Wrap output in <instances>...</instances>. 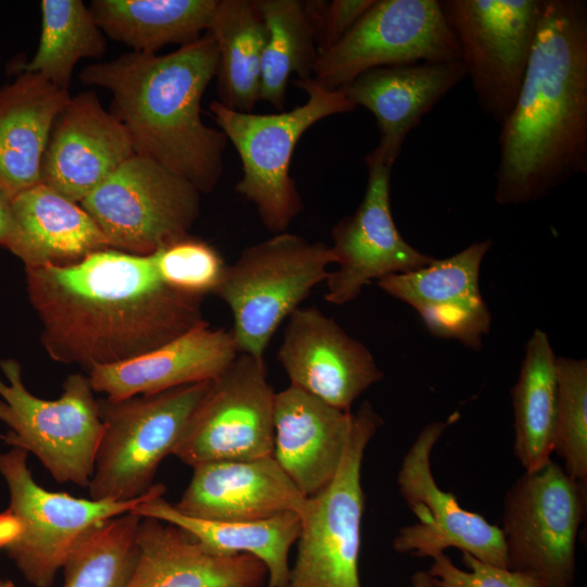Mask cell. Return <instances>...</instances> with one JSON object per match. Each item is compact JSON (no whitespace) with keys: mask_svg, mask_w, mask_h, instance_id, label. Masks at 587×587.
Wrapping results in <instances>:
<instances>
[{"mask_svg":"<svg viewBox=\"0 0 587 587\" xmlns=\"http://www.w3.org/2000/svg\"><path fill=\"white\" fill-rule=\"evenodd\" d=\"M218 53L208 33L167 54L128 52L86 66L79 79L112 95V114L136 154L211 192L224 171L227 138L201 118V99L216 76Z\"/></svg>","mask_w":587,"mask_h":587,"instance_id":"3957f363","label":"cell"},{"mask_svg":"<svg viewBox=\"0 0 587 587\" xmlns=\"http://www.w3.org/2000/svg\"><path fill=\"white\" fill-rule=\"evenodd\" d=\"M267 38L261 61L260 100L282 110L291 74L300 80L313 77L317 50L313 30L299 0H254Z\"/></svg>","mask_w":587,"mask_h":587,"instance_id":"4dcf8cb0","label":"cell"},{"mask_svg":"<svg viewBox=\"0 0 587 587\" xmlns=\"http://www.w3.org/2000/svg\"><path fill=\"white\" fill-rule=\"evenodd\" d=\"M465 77L461 60L422 62L376 67L339 89L376 120L379 141L365 162L392 168L408 134Z\"/></svg>","mask_w":587,"mask_h":587,"instance_id":"ffe728a7","label":"cell"},{"mask_svg":"<svg viewBox=\"0 0 587 587\" xmlns=\"http://www.w3.org/2000/svg\"><path fill=\"white\" fill-rule=\"evenodd\" d=\"M461 60L438 0H375L353 28L317 55L313 79L339 90L383 66Z\"/></svg>","mask_w":587,"mask_h":587,"instance_id":"5bb4252c","label":"cell"},{"mask_svg":"<svg viewBox=\"0 0 587 587\" xmlns=\"http://www.w3.org/2000/svg\"><path fill=\"white\" fill-rule=\"evenodd\" d=\"M482 110L501 125L521 89L544 0H444Z\"/></svg>","mask_w":587,"mask_h":587,"instance_id":"7c38bea8","label":"cell"},{"mask_svg":"<svg viewBox=\"0 0 587 587\" xmlns=\"http://www.w3.org/2000/svg\"><path fill=\"white\" fill-rule=\"evenodd\" d=\"M587 485L550 461L524 472L503 500L502 537L507 569L545 587H573L576 539L585 521Z\"/></svg>","mask_w":587,"mask_h":587,"instance_id":"ba28073f","label":"cell"},{"mask_svg":"<svg viewBox=\"0 0 587 587\" xmlns=\"http://www.w3.org/2000/svg\"><path fill=\"white\" fill-rule=\"evenodd\" d=\"M274 397L263 357L239 352L211 380L173 455L191 467L273 457Z\"/></svg>","mask_w":587,"mask_h":587,"instance_id":"4fadbf2b","label":"cell"},{"mask_svg":"<svg viewBox=\"0 0 587 587\" xmlns=\"http://www.w3.org/2000/svg\"><path fill=\"white\" fill-rule=\"evenodd\" d=\"M139 557L129 587H263L265 565L245 553L213 551L183 528L140 520Z\"/></svg>","mask_w":587,"mask_h":587,"instance_id":"cb8c5ba5","label":"cell"},{"mask_svg":"<svg viewBox=\"0 0 587 587\" xmlns=\"http://www.w3.org/2000/svg\"><path fill=\"white\" fill-rule=\"evenodd\" d=\"M26 274L43 347L60 363L87 370L118 363L207 323L202 298L168 286L151 254L108 248Z\"/></svg>","mask_w":587,"mask_h":587,"instance_id":"6da1fadb","label":"cell"},{"mask_svg":"<svg viewBox=\"0 0 587 587\" xmlns=\"http://www.w3.org/2000/svg\"><path fill=\"white\" fill-rule=\"evenodd\" d=\"M458 417L453 413L446 421L428 423L405 452L397 484L416 522L398 530L392 548L398 553L432 559L448 548H457L479 561L507 569L500 527L463 509L453 494L440 489L432 473V451Z\"/></svg>","mask_w":587,"mask_h":587,"instance_id":"9a60e30c","label":"cell"},{"mask_svg":"<svg viewBox=\"0 0 587 587\" xmlns=\"http://www.w3.org/2000/svg\"><path fill=\"white\" fill-rule=\"evenodd\" d=\"M132 512L176 525L218 553L255 557L266 567L267 587H286L289 580V551L301 529L295 512L258 521H208L179 513L163 496L141 502Z\"/></svg>","mask_w":587,"mask_h":587,"instance_id":"4316f807","label":"cell"},{"mask_svg":"<svg viewBox=\"0 0 587 587\" xmlns=\"http://www.w3.org/2000/svg\"><path fill=\"white\" fill-rule=\"evenodd\" d=\"M558 408L553 452L573 479L587 485V361L557 357Z\"/></svg>","mask_w":587,"mask_h":587,"instance_id":"836d02e7","label":"cell"},{"mask_svg":"<svg viewBox=\"0 0 587 587\" xmlns=\"http://www.w3.org/2000/svg\"><path fill=\"white\" fill-rule=\"evenodd\" d=\"M151 257L168 286L200 298L215 291L227 265L214 247L190 235L160 248Z\"/></svg>","mask_w":587,"mask_h":587,"instance_id":"e575fe53","label":"cell"},{"mask_svg":"<svg viewBox=\"0 0 587 587\" xmlns=\"http://www.w3.org/2000/svg\"><path fill=\"white\" fill-rule=\"evenodd\" d=\"M374 2L375 0L303 1L317 55L338 43Z\"/></svg>","mask_w":587,"mask_h":587,"instance_id":"8d00e7d4","label":"cell"},{"mask_svg":"<svg viewBox=\"0 0 587 587\" xmlns=\"http://www.w3.org/2000/svg\"><path fill=\"white\" fill-rule=\"evenodd\" d=\"M14 229L8 249L26 268L67 265L109 243L77 202L38 184L12 201Z\"/></svg>","mask_w":587,"mask_h":587,"instance_id":"484cf974","label":"cell"},{"mask_svg":"<svg viewBox=\"0 0 587 587\" xmlns=\"http://www.w3.org/2000/svg\"><path fill=\"white\" fill-rule=\"evenodd\" d=\"M27 455L16 447L0 453V474L10 492L8 510L20 525L16 537L3 549L34 587H52L72 547L91 526L165 492L163 484H154L138 499L111 501L50 491L34 479Z\"/></svg>","mask_w":587,"mask_h":587,"instance_id":"30bf717a","label":"cell"},{"mask_svg":"<svg viewBox=\"0 0 587 587\" xmlns=\"http://www.w3.org/2000/svg\"><path fill=\"white\" fill-rule=\"evenodd\" d=\"M495 200L536 201L587 173V3L544 0L516 101L500 125Z\"/></svg>","mask_w":587,"mask_h":587,"instance_id":"7a4b0ae2","label":"cell"},{"mask_svg":"<svg viewBox=\"0 0 587 587\" xmlns=\"http://www.w3.org/2000/svg\"><path fill=\"white\" fill-rule=\"evenodd\" d=\"M218 0H95L89 10L102 33L155 53L168 43L193 42L208 30Z\"/></svg>","mask_w":587,"mask_h":587,"instance_id":"83f0119b","label":"cell"},{"mask_svg":"<svg viewBox=\"0 0 587 587\" xmlns=\"http://www.w3.org/2000/svg\"><path fill=\"white\" fill-rule=\"evenodd\" d=\"M134 154L124 125L95 92H80L70 99L53 124L40 183L79 203Z\"/></svg>","mask_w":587,"mask_h":587,"instance_id":"d6986e66","label":"cell"},{"mask_svg":"<svg viewBox=\"0 0 587 587\" xmlns=\"http://www.w3.org/2000/svg\"><path fill=\"white\" fill-rule=\"evenodd\" d=\"M11 201L12 199L0 191V246L5 248L9 247L14 229Z\"/></svg>","mask_w":587,"mask_h":587,"instance_id":"74e56055","label":"cell"},{"mask_svg":"<svg viewBox=\"0 0 587 587\" xmlns=\"http://www.w3.org/2000/svg\"><path fill=\"white\" fill-rule=\"evenodd\" d=\"M208 33L217 53V91L228 109L252 112L260 101L261 61L267 30L250 0H218Z\"/></svg>","mask_w":587,"mask_h":587,"instance_id":"f546056e","label":"cell"},{"mask_svg":"<svg viewBox=\"0 0 587 587\" xmlns=\"http://www.w3.org/2000/svg\"><path fill=\"white\" fill-rule=\"evenodd\" d=\"M367 184L355 211L332 229L330 246L337 268L325 285L327 302L341 305L354 300L372 280L429 265L435 259L399 233L390 208L391 167L365 162Z\"/></svg>","mask_w":587,"mask_h":587,"instance_id":"2e32d148","label":"cell"},{"mask_svg":"<svg viewBox=\"0 0 587 587\" xmlns=\"http://www.w3.org/2000/svg\"><path fill=\"white\" fill-rule=\"evenodd\" d=\"M2 441L33 453L59 483L89 486L103 433L98 400L88 376L72 374L55 400L36 397L24 386L17 361H0Z\"/></svg>","mask_w":587,"mask_h":587,"instance_id":"52a82bcc","label":"cell"},{"mask_svg":"<svg viewBox=\"0 0 587 587\" xmlns=\"http://www.w3.org/2000/svg\"><path fill=\"white\" fill-rule=\"evenodd\" d=\"M210 384L120 400L99 399L103 433L88 486L90 499L130 501L146 495Z\"/></svg>","mask_w":587,"mask_h":587,"instance_id":"8992f818","label":"cell"},{"mask_svg":"<svg viewBox=\"0 0 587 587\" xmlns=\"http://www.w3.org/2000/svg\"><path fill=\"white\" fill-rule=\"evenodd\" d=\"M141 516L128 512L101 521L74 544L62 565V587H129Z\"/></svg>","mask_w":587,"mask_h":587,"instance_id":"d6a6232c","label":"cell"},{"mask_svg":"<svg viewBox=\"0 0 587 587\" xmlns=\"http://www.w3.org/2000/svg\"><path fill=\"white\" fill-rule=\"evenodd\" d=\"M0 587H15V585L10 579H4L0 577Z\"/></svg>","mask_w":587,"mask_h":587,"instance_id":"60d3db41","label":"cell"},{"mask_svg":"<svg viewBox=\"0 0 587 587\" xmlns=\"http://www.w3.org/2000/svg\"><path fill=\"white\" fill-rule=\"evenodd\" d=\"M511 396L513 452L525 472H534L551 461L558 408L557 357L540 329L527 341Z\"/></svg>","mask_w":587,"mask_h":587,"instance_id":"f1b7e54d","label":"cell"},{"mask_svg":"<svg viewBox=\"0 0 587 587\" xmlns=\"http://www.w3.org/2000/svg\"><path fill=\"white\" fill-rule=\"evenodd\" d=\"M467 570L459 569L440 553L433 558L428 573L436 587H545L538 579L523 573L495 566L462 552Z\"/></svg>","mask_w":587,"mask_h":587,"instance_id":"d590c367","label":"cell"},{"mask_svg":"<svg viewBox=\"0 0 587 587\" xmlns=\"http://www.w3.org/2000/svg\"><path fill=\"white\" fill-rule=\"evenodd\" d=\"M305 497L273 457L220 461L192 467L191 479L173 507L182 514L208 521H258L295 512Z\"/></svg>","mask_w":587,"mask_h":587,"instance_id":"44dd1931","label":"cell"},{"mask_svg":"<svg viewBox=\"0 0 587 587\" xmlns=\"http://www.w3.org/2000/svg\"><path fill=\"white\" fill-rule=\"evenodd\" d=\"M308 95L307 101L289 111L273 114L240 112L210 103L213 120L235 147L242 175L236 192L252 202L264 227L273 234L286 232L303 209L290 162L302 135L330 115L353 111L357 107L341 90H330L313 78L296 79Z\"/></svg>","mask_w":587,"mask_h":587,"instance_id":"277c9868","label":"cell"},{"mask_svg":"<svg viewBox=\"0 0 587 587\" xmlns=\"http://www.w3.org/2000/svg\"><path fill=\"white\" fill-rule=\"evenodd\" d=\"M412 587H436L428 571H417L411 578Z\"/></svg>","mask_w":587,"mask_h":587,"instance_id":"ab89813d","label":"cell"},{"mask_svg":"<svg viewBox=\"0 0 587 587\" xmlns=\"http://www.w3.org/2000/svg\"><path fill=\"white\" fill-rule=\"evenodd\" d=\"M277 359L291 386L342 411L384 378L366 346L315 307L290 314Z\"/></svg>","mask_w":587,"mask_h":587,"instance_id":"e0dca14e","label":"cell"},{"mask_svg":"<svg viewBox=\"0 0 587 587\" xmlns=\"http://www.w3.org/2000/svg\"><path fill=\"white\" fill-rule=\"evenodd\" d=\"M230 330L199 325L139 357L89 370L95 392L112 400L216 378L237 357Z\"/></svg>","mask_w":587,"mask_h":587,"instance_id":"603a6c76","label":"cell"},{"mask_svg":"<svg viewBox=\"0 0 587 587\" xmlns=\"http://www.w3.org/2000/svg\"><path fill=\"white\" fill-rule=\"evenodd\" d=\"M491 240L476 241L429 265L377 280L387 295L409 304L428 332L479 350L491 315L479 290V270Z\"/></svg>","mask_w":587,"mask_h":587,"instance_id":"ac0fdd59","label":"cell"},{"mask_svg":"<svg viewBox=\"0 0 587 587\" xmlns=\"http://www.w3.org/2000/svg\"><path fill=\"white\" fill-rule=\"evenodd\" d=\"M329 246L283 232L245 248L213 292L230 310L238 352L263 357L280 324L325 283Z\"/></svg>","mask_w":587,"mask_h":587,"instance_id":"5b68a950","label":"cell"},{"mask_svg":"<svg viewBox=\"0 0 587 587\" xmlns=\"http://www.w3.org/2000/svg\"><path fill=\"white\" fill-rule=\"evenodd\" d=\"M353 424L337 409L289 385L274 397L273 458L308 498L335 477Z\"/></svg>","mask_w":587,"mask_h":587,"instance_id":"7402d4cb","label":"cell"},{"mask_svg":"<svg viewBox=\"0 0 587 587\" xmlns=\"http://www.w3.org/2000/svg\"><path fill=\"white\" fill-rule=\"evenodd\" d=\"M70 99L38 73L21 72L0 89V191L8 198L40 184L50 133Z\"/></svg>","mask_w":587,"mask_h":587,"instance_id":"d4e9b609","label":"cell"},{"mask_svg":"<svg viewBox=\"0 0 587 587\" xmlns=\"http://www.w3.org/2000/svg\"><path fill=\"white\" fill-rule=\"evenodd\" d=\"M382 424V417L367 401L353 413L335 477L308 499L300 516L297 558L286 587H362L359 555L365 496L361 469L365 449Z\"/></svg>","mask_w":587,"mask_h":587,"instance_id":"9c48e42d","label":"cell"},{"mask_svg":"<svg viewBox=\"0 0 587 587\" xmlns=\"http://www.w3.org/2000/svg\"><path fill=\"white\" fill-rule=\"evenodd\" d=\"M20 525L7 509L0 513V549L4 548L18 534Z\"/></svg>","mask_w":587,"mask_h":587,"instance_id":"f35d334b","label":"cell"},{"mask_svg":"<svg viewBox=\"0 0 587 587\" xmlns=\"http://www.w3.org/2000/svg\"><path fill=\"white\" fill-rule=\"evenodd\" d=\"M200 195L183 177L135 153L79 204L110 248L149 255L189 235Z\"/></svg>","mask_w":587,"mask_h":587,"instance_id":"8fae6325","label":"cell"},{"mask_svg":"<svg viewBox=\"0 0 587 587\" xmlns=\"http://www.w3.org/2000/svg\"><path fill=\"white\" fill-rule=\"evenodd\" d=\"M41 35L37 51L21 72L38 73L67 90L73 70L83 58H101L107 49L104 34L89 8L80 0H43Z\"/></svg>","mask_w":587,"mask_h":587,"instance_id":"1f68e13d","label":"cell"}]
</instances>
